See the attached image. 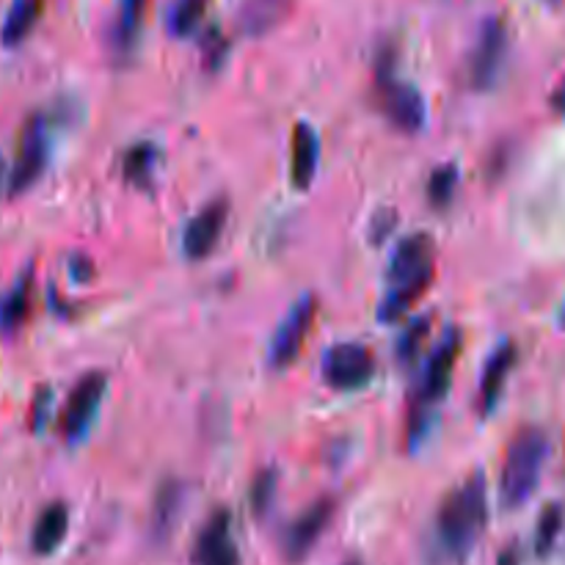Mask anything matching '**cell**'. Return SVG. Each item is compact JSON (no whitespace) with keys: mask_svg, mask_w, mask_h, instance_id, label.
<instances>
[{"mask_svg":"<svg viewBox=\"0 0 565 565\" xmlns=\"http://www.w3.org/2000/svg\"><path fill=\"white\" fill-rule=\"evenodd\" d=\"M489 522V489L483 475H472L441 500L436 516V539L447 561L463 563Z\"/></svg>","mask_w":565,"mask_h":565,"instance_id":"obj_1","label":"cell"},{"mask_svg":"<svg viewBox=\"0 0 565 565\" xmlns=\"http://www.w3.org/2000/svg\"><path fill=\"white\" fill-rule=\"evenodd\" d=\"M546 456H550V439L541 428H524L513 436L500 475V502L505 511H519L535 494Z\"/></svg>","mask_w":565,"mask_h":565,"instance_id":"obj_2","label":"cell"},{"mask_svg":"<svg viewBox=\"0 0 565 565\" xmlns=\"http://www.w3.org/2000/svg\"><path fill=\"white\" fill-rule=\"evenodd\" d=\"M461 345H463L461 331L447 329L445 337L439 340V345H436L434 353H430L428 364H425L423 370V379H419V386H417V412H414L412 428H408V439H412V445L417 439H423L425 434V417H428L425 408L445 401L447 390H450L452 370H456L458 356H461Z\"/></svg>","mask_w":565,"mask_h":565,"instance_id":"obj_3","label":"cell"},{"mask_svg":"<svg viewBox=\"0 0 565 565\" xmlns=\"http://www.w3.org/2000/svg\"><path fill=\"white\" fill-rule=\"evenodd\" d=\"M50 147H53L50 143V119L44 114H31L22 121L20 138H17L14 166L9 171L11 196L36 185L50 163Z\"/></svg>","mask_w":565,"mask_h":565,"instance_id":"obj_4","label":"cell"},{"mask_svg":"<svg viewBox=\"0 0 565 565\" xmlns=\"http://www.w3.org/2000/svg\"><path fill=\"white\" fill-rule=\"evenodd\" d=\"M105 390H108V379L105 373H86L75 386H72L70 397L64 403V412L58 417V430L61 439L66 445H77L83 436L88 434V428L97 419L99 406H103Z\"/></svg>","mask_w":565,"mask_h":565,"instance_id":"obj_5","label":"cell"},{"mask_svg":"<svg viewBox=\"0 0 565 565\" xmlns=\"http://www.w3.org/2000/svg\"><path fill=\"white\" fill-rule=\"evenodd\" d=\"M379 108L384 110L386 119L403 132H419L428 119V108H425V97L419 88L412 83H403L397 77L386 75L379 70Z\"/></svg>","mask_w":565,"mask_h":565,"instance_id":"obj_6","label":"cell"},{"mask_svg":"<svg viewBox=\"0 0 565 565\" xmlns=\"http://www.w3.org/2000/svg\"><path fill=\"white\" fill-rule=\"evenodd\" d=\"M337 502L331 497H323V500L312 502L307 511L298 513L287 530L281 533V555H285L287 563H301L307 561L309 552L315 550V544L320 541V535L329 530V524L334 522Z\"/></svg>","mask_w":565,"mask_h":565,"instance_id":"obj_7","label":"cell"},{"mask_svg":"<svg viewBox=\"0 0 565 565\" xmlns=\"http://www.w3.org/2000/svg\"><path fill=\"white\" fill-rule=\"evenodd\" d=\"M375 356L359 342H340L323 356V379L331 390L353 392L373 381Z\"/></svg>","mask_w":565,"mask_h":565,"instance_id":"obj_8","label":"cell"},{"mask_svg":"<svg viewBox=\"0 0 565 565\" xmlns=\"http://www.w3.org/2000/svg\"><path fill=\"white\" fill-rule=\"evenodd\" d=\"M508 55V25L500 17H489L480 28L478 44L469 55V83L478 92H486L497 83L502 61Z\"/></svg>","mask_w":565,"mask_h":565,"instance_id":"obj_9","label":"cell"},{"mask_svg":"<svg viewBox=\"0 0 565 565\" xmlns=\"http://www.w3.org/2000/svg\"><path fill=\"white\" fill-rule=\"evenodd\" d=\"M315 318H318V298L315 296H303L292 303V309L279 323L274 340H270L268 359L274 367H287V364L296 362L309 331H312Z\"/></svg>","mask_w":565,"mask_h":565,"instance_id":"obj_10","label":"cell"},{"mask_svg":"<svg viewBox=\"0 0 565 565\" xmlns=\"http://www.w3.org/2000/svg\"><path fill=\"white\" fill-rule=\"evenodd\" d=\"M226 218H230V202L226 199H213L210 204H204L182 230V252H185V257L193 259V263L207 259L213 248L218 246L221 235H224Z\"/></svg>","mask_w":565,"mask_h":565,"instance_id":"obj_11","label":"cell"},{"mask_svg":"<svg viewBox=\"0 0 565 565\" xmlns=\"http://www.w3.org/2000/svg\"><path fill=\"white\" fill-rule=\"evenodd\" d=\"M434 257H436V243L428 232H417V235L403 237V241L395 246V252H392L390 270H386L390 285L392 281L412 279V276H419V274H436Z\"/></svg>","mask_w":565,"mask_h":565,"instance_id":"obj_12","label":"cell"},{"mask_svg":"<svg viewBox=\"0 0 565 565\" xmlns=\"http://www.w3.org/2000/svg\"><path fill=\"white\" fill-rule=\"evenodd\" d=\"M513 367H516V345L511 340L502 342L494 353L489 356L483 367V379H480V412L491 414L500 403L502 392H505L508 379H511Z\"/></svg>","mask_w":565,"mask_h":565,"instance_id":"obj_13","label":"cell"},{"mask_svg":"<svg viewBox=\"0 0 565 565\" xmlns=\"http://www.w3.org/2000/svg\"><path fill=\"white\" fill-rule=\"evenodd\" d=\"M320 160V141L318 132L312 130L309 121H298L292 130V154H290V180L298 191L312 185L315 171H318Z\"/></svg>","mask_w":565,"mask_h":565,"instance_id":"obj_14","label":"cell"},{"mask_svg":"<svg viewBox=\"0 0 565 565\" xmlns=\"http://www.w3.org/2000/svg\"><path fill=\"white\" fill-rule=\"evenodd\" d=\"M66 533H70V508L64 502H50L42 513L36 516L31 533V550L33 555L47 557L64 544Z\"/></svg>","mask_w":565,"mask_h":565,"instance_id":"obj_15","label":"cell"},{"mask_svg":"<svg viewBox=\"0 0 565 565\" xmlns=\"http://www.w3.org/2000/svg\"><path fill=\"white\" fill-rule=\"evenodd\" d=\"M434 276L436 274H419V276H412V279L392 281L390 290H386V296H384V301H381V307H379V318L384 320V323H395V320H401L403 315H406L408 309H412L414 303L425 296V290L430 287Z\"/></svg>","mask_w":565,"mask_h":565,"instance_id":"obj_16","label":"cell"},{"mask_svg":"<svg viewBox=\"0 0 565 565\" xmlns=\"http://www.w3.org/2000/svg\"><path fill=\"white\" fill-rule=\"evenodd\" d=\"M182 505H185V486L180 480H166L152 502V535L154 541H166L177 527Z\"/></svg>","mask_w":565,"mask_h":565,"instance_id":"obj_17","label":"cell"},{"mask_svg":"<svg viewBox=\"0 0 565 565\" xmlns=\"http://www.w3.org/2000/svg\"><path fill=\"white\" fill-rule=\"evenodd\" d=\"M44 14V0H14L11 9L6 11L3 28H0V42L6 47H17V44L25 42L33 33V28L39 25Z\"/></svg>","mask_w":565,"mask_h":565,"instance_id":"obj_18","label":"cell"},{"mask_svg":"<svg viewBox=\"0 0 565 565\" xmlns=\"http://www.w3.org/2000/svg\"><path fill=\"white\" fill-rule=\"evenodd\" d=\"M292 0H243L241 6V28L246 36H263L274 31L290 11Z\"/></svg>","mask_w":565,"mask_h":565,"instance_id":"obj_19","label":"cell"},{"mask_svg":"<svg viewBox=\"0 0 565 565\" xmlns=\"http://www.w3.org/2000/svg\"><path fill=\"white\" fill-rule=\"evenodd\" d=\"M31 290H33V279L31 270L22 274L17 279V285L0 298V329L3 331H14L25 323L28 312H31Z\"/></svg>","mask_w":565,"mask_h":565,"instance_id":"obj_20","label":"cell"},{"mask_svg":"<svg viewBox=\"0 0 565 565\" xmlns=\"http://www.w3.org/2000/svg\"><path fill=\"white\" fill-rule=\"evenodd\" d=\"M563 527H565V505L563 502H550V505L541 511L539 524H535V539H533L535 557L546 561V557L555 552Z\"/></svg>","mask_w":565,"mask_h":565,"instance_id":"obj_21","label":"cell"},{"mask_svg":"<svg viewBox=\"0 0 565 565\" xmlns=\"http://www.w3.org/2000/svg\"><path fill=\"white\" fill-rule=\"evenodd\" d=\"M160 152L152 143H136L125 152L121 160V171H125V180L136 188H147L152 182L154 169H158Z\"/></svg>","mask_w":565,"mask_h":565,"instance_id":"obj_22","label":"cell"},{"mask_svg":"<svg viewBox=\"0 0 565 565\" xmlns=\"http://www.w3.org/2000/svg\"><path fill=\"white\" fill-rule=\"evenodd\" d=\"M430 323H434V318L430 315H423V318L412 320V323L403 329L401 340H397V362L403 364V367H408V364L417 362L419 351H423V345L428 342V334H430Z\"/></svg>","mask_w":565,"mask_h":565,"instance_id":"obj_23","label":"cell"},{"mask_svg":"<svg viewBox=\"0 0 565 565\" xmlns=\"http://www.w3.org/2000/svg\"><path fill=\"white\" fill-rule=\"evenodd\" d=\"M210 0H174L169 11V31L174 36H191L202 22Z\"/></svg>","mask_w":565,"mask_h":565,"instance_id":"obj_24","label":"cell"},{"mask_svg":"<svg viewBox=\"0 0 565 565\" xmlns=\"http://www.w3.org/2000/svg\"><path fill=\"white\" fill-rule=\"evenodd\" d=\"M147 0H121L119 3V20H116V31H114V44L119 50H127L136 39L138 25H141V14Z\"/></svg>","mask_w":565,"mask_h":565,"instance_id":"obj_25","label":"cell"},{"mask_svg":"<svg viewBox=\"0 0 565 565\" xmlns=\"http://www.w3.org/2000/svg\"><path fill=\"white\" fill-rule=\"evenodd\" d=\"M458 191V169L452 163L439 166L428 180V202L434 207H447L456 199Z\"/></svg>","mask_w":565,"mask_h":565,"instance_id":"obj_26","label":"cell"},{"mask_svg":"<svg viewBox=\"0 0 565 565\" xmlns=\"http://www.w3.org/2000/svg\"><path fill=\"white\" fill-rule=\"evenodd\" d=\"M276 489H279V472L276 469H263L252 483V511L254 516H265L276 500Z\"/></svg>","mask_w":565,"mask_h":565,"instance_id":"obj_27","label":"cell"},{"mask_svg":"<svg viewBox=\"0 0 565 565\" xmlns=\"http://www.w3.org/2000/svg\"><path fill=\"white\" fill-rule=\"evenodd\" d=\"M196 565H241V552H237L235 541L226 539L224 544L213 546V550L202 552V555L193 557Z\"/></svg>","mask_w":565,"mask_h":565,"instance_id":"obj_28","label":"cell"},{"mask_svg":"<svg viewBox=\"0 0 565 565\" xmlns=\"http://www.w3.org/2000/svg\"><path fill=\"white\" fill-rule=\"evenodd\" d=\"M50 412H53V390L44 386V390L36 392V397L31 403V428L42 430L47 425Z\"/></svg>","mask_w":565,"mask_h":565,"instance_id":"obj_29","label":"cell"},{"mask_svg":"<svg viewBox=\"0 0 565 565\" xmlns=\"http://www.w3.org/2000/svg\"><path fill=\"white\" fill-rule=\"evenodd\" d=\"M397 213L395 210H379L370 221V243H384L395 232Z\"/></svg>","mask_w":565,"mask_h":565,"instance_id":"obj_30","label":"cell"},{"mask_svg":"<svg viewBox=\"0 0 565 565\" xmlns=\"http://www.w3.org/2000/svg\"><path fill=\"white\" fill-rule=\"evenodd\" d=\"M202 47H204V61H207L210 66L221 64V58H224V53H226V39L221 36L218 28H210V31L204 33Z\"/></svg>","mask_w":565,"mask_h":565,"instance_id":"obj_31","label":"cell"},{"mask_svg":"<svg viewBox=\"0 0 565 565\" xmlns=\"http://www.w3.org/2000/svg\"><path fill=\"white\" fill-rule=\"evenodd\" d=\"M497 565H522V546L513 541V544H508L505 550L500 552V557H497Z\"/></svg>","mask_w":565,"mask_h":565,"instance_id":"obj_32","label":"cell"},{"mask_svg":"<svg viewBox=\"0 0 565 565\" xmlns=\"http://www.w3.org/2000/svg\"><path fill=\"white\" fill-rule=\"evenodd\" d=\"M552 110H555V114H561V116H565V75H563V81L557 83V88L555 92H552Z\"/></svg>","mask_w":565,"mask_h":565,"instance_id":"obj_33","label":"cell"},{"mask_svg":"<svg viewBox=\"0 0 565 565\" xmlns=\"http://www.w3.org/2000/svg\"><path fill=\"white\" fill-rule=\"evenodd\" d=\"M3 174H6V160L3 154H0V182H3Z\"/></svg>","mask_w":565,"mask_h":565,"instance_id":"obj_34","label":"cell"},{"mask_svg":"<svg viewBox=\"0 0 565 565\" xmlns=\"http://www.w3.org/2000/svg\"><path fill=\"white\" fill-rule=\"evenodd\" d=\"M345 565H362L359 561H351V563H345Z\"/></svg>","mask_w":565,"mask_h":565,"instance_id":"obj_35","label":"cell"},{"mask_svg":"<svg viewBox=\"0 0 565 565\" xmlns=\"http://www.w3.org/2000/svg\"><path fill=\"white\" fill-rule=\"evenodd\" d=\"M561 320H563V326H565V307H563V315H561Z\"/></svg>","mask_w":565,"mask_h":565,"instance_id":"obj_36","label":"cell"}]
</instances>
